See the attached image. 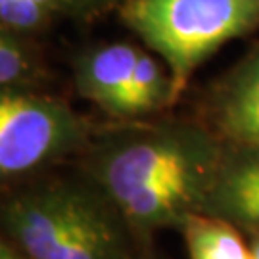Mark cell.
I'll use <instances>...</instances> for the list:
<instances>
[{"label":"cell","instance_id":"6da1fadb","mask_svg":"<svg viewBox=\"0 0 259 259\" xmlns=\"http://www.w3.org/2000/svg\"><path fill=\"white\" fill-rule=\"evenodd\" d=\"M227 140L183 119L125 121L93 133L79 171L111 200L140 246L159 231H181L204 213Z\"/></svg>","mask_w":259,"mask_h":259},{"label":"cell","instance_id":"7a4b0ae2","mask_svg":"<svg viewBox=\"0 0 259 259\" xmlns=\"http://www.w3.org/2000/svg\"><path fill=\"white\" fill-rule=\"evenodd\" d=\"M0 232L27 259H137L142 248L81 171L10 190L0 200Z\"/></svg>","mask_w":259,"mask_h":259},{"label":"cell","instance_id":"3957f363","mask_svg":"<svg viewBox=\"0 0 259 259\" xmlns=\"http://www.w3.org/2000/svg\"><path fill=\"white\" fill-rule=\"evenodd\" d=\"M121 19L163 60L175 104L209 56L259 27V0H125Z\"/></svg>","mask_w":259,"mask_h":259},{"label":"cell","instance_id":"277c9868","mask_svg":"<svg viewBox=\"0 0 259 259\" xmlns=\"http://www.w3.org/2000/svg\"><path fill=\"white\" fill-rule=\"evenodd\" d=\"M94 131L58 98L0 87V190L81 154Z\"/></svg>","mask_w":259,"mask_h":259},{"label":"cell","instance_id":"5b68a950","mask_svg":"<svg viewBox=\"0 0 259 259\" xmlns=\"http://www.w3.org/2000/svg\"><path fill=\"white\" fill-rule=\"evenodd\" d=\"M204 213L259 231V148L227 142Z\"/></svg>","mask_w":259,"mask_h":259},{"label":"cell","instance_id":"8992f818","mask_svg":"<svg viewBox=\"0 0 259 259\" xmlns=\"http://www.w3.org/2000/svg\"><path fill=\"white\" fill-rule=\"evenodd\" d=\"M209 111L211 129L227 142L259 148V47L217 87Z\"/></svg>","mask_w":259,"mask_h":259},{"label":"cell","instance_id":"52a82bcc","mask_svg":"<svg viewBox=\"0 0 259 259\" xmlns=\"http://www.w3.org/2000/svg\"><path fill=\"white\" fill-rule=\"evenodd\" d=\"M139 56L140 48L127 42L104 45L84 52L75 64V84L79 94L108 115L119 119L121 104Z\"/></svg>","mask_w":259,"mask_h":259},{"label":"cell","instance_id":"ba28073f","mask_svg":"<svg viewBox=\"0 0 259 259\" xmlns=\"http://www.w3.org/2000/svg\"><path fill=\"white\" fill-rule=\"evenodd\" d=\"M188 259H251L250 240L227 219L198 213L181 229Z\"/></svg>","mask_w":259,"mask_h":259},{"label":"cell","instance_id":"9c48e42d","mask_svg":"<svg viewBox=\"0 0 259 259\" xmlns=\"http://www.w3.org/2000/svg\"><path fill=\"white\" fill-rule=\"evenodd\" d=\"M173 106V89L169 71L154 56L140 50L139 62L131 77L129 89L121 104L119 119H139Z\"/></svg>","mask_w":259,"mask_h":259},{"label":"cell","instance_id":"30bf717a","mask_svg":"<svg viewBox=\"0 0 259 259\" xmlns=\"http://www.w3.org/2000/svg\"><path fill=\"white\" fill-rule=\"evenodd\" d=\"M35 75V60L18 33L0 25V87L25 84Z\"/></svg>","mask_w":259,"mask_h":259},{"label":"cell","instance_id":"8fae6325","mask_svg":"<svg viewBox=\"0 0 259 259\" xmlns=\"http://www.w3.org/2000/svg\"><path fill=\"white\" fill-rule=\"evenodd\" d=\"M48 16L50 12L33 0H4L0 4V25L14 33L40 29L47 23Z\"/></svg>","mask_w":259,"mask_h":259},{"label":"cell","instance_id":"7c38bea8","mask_svg":"<svg viewBox=\"0 0 259 259\" xmlns=\"http://www.w3.org/2000/svg\"><path fill=\"white\" fill-rule=\"evenodd\" d=\"M0 259H27V257L0 232Z\"/></svg>","mask_w":259,"mask_h":259},{"label":"cell","instance_id":"4fadbf2b","mask_svg":"<svg viewBox=\"0 0 259 259\" xmlns=\"http://www.w3.org/2000/svg\"><path fill=\"white\" fill-rule=\"evenodd\" d=\"M248 240H250V248H251V259H259V231H251L248 232Z\"/></svg>","mask_w":259,"mask_h":259},{"label":"cell","instance_id":"5bb4252c","mask_svg":"<svg viewBox=\"0 0 259 259\" xmlns=\"http://www.w3.org/2000/svg\"><path fill=\"white\" fill-rule=\"evenodd\" d=\"M33 2H37L38 6H42L45 10H48L50 14L54 12V10H58L62 4H64L65 0H33Z\"/></svg>","mask_w":259,"mask_h":259},{"label":"cell","instance_id":"9a60e30c","mask_svg":"<svg viewBox=\"0 0 259 259\" xmlns=\"http://www.w3.org/2000/svg\"><path fill=\"white\" fill-rule=\"evenodd\" d=\"M137 259H163V257H159L156 251L150 248V244H146V246H142L139 251V257Z\"/></svg>","mask_w":259,"mask_h":259},{"label":"cell","instance_id":"2e32d148","mask_svg":"<svg viewBox=\"0 0 259 259\" xmlns=\"http://www.w3.org/2000/svg\"><path fill=\"white\" fill-rule=\"evenodd\" d=\"M2 2H4V0H0V4H2Z\"/></svg>","mask_w":259,"mask_h":259}]
</instances>
